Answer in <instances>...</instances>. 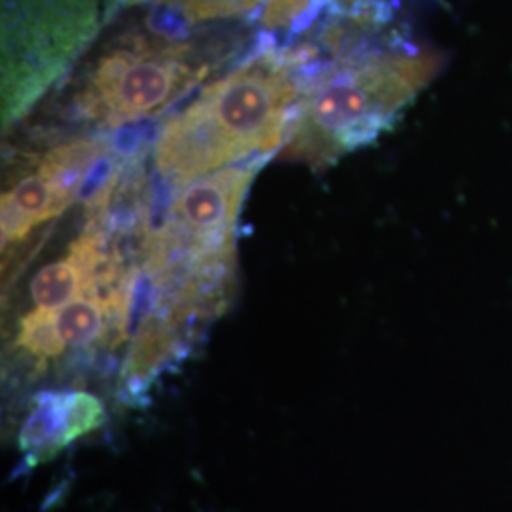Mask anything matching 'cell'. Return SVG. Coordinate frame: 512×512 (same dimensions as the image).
<instances>
[{"label":"cell","instance_id":"cell-8","mask_svg":"<svg viewBox=\"0 0 512 512\" xmlns=\"http://www.w3.org/2000/svg\"><path fill=\"white\" fill-rule=\"evenodd\" d=\"M156 6L173 12L188 23H211L243 18L260 12L268 0H154Z\"/></svg>","mask_w":512,"mask_h":512},{"label":"cell","instance_id":"cell-2","mask_svg":"<svg viewBox=\"0 0 512 512\" xmlns=\"http://www.w3.org/2000/svg\"><path fill=\"white\" fill-rule=\"evenodd\" d=\"M442 55L391 25L325 61L294 107L283 158L325 169L391 128L442 69Z\"/></svg>","mask_w":512,"mask_h":512},{"label":"cell","instance_id":"cell-7","mask_svg":"<svg viewBox=\"0 0 512 512\" xmlns=\"http://www.w3.org/2000/svg\"><path fill=\"white\" fill-rule=\"evenodd\" d=\"M105 420L103 403L90 393L48 391L31 404L19 446L33 465L52 459Z\"/></svg>","mask_w":512,"mask_h":512},{"label":"cell","instance_id":"cell-4","mask_svg":"<svg viewBox=\"0 0 512 512\" xmlns=\"http://www.w3.org/2000/svg\"><path fill=\"white\" fill-rule=\"evenodd\" d=\"M143 0H0L2 129L63 84L122 10Z\"/></svg>","mask_w":512,"mask_h":512},{"label":"cell","instance_id":"cell-1","mask_svg":"<svg viewBox=\"0 0 512 512\" xmlns=\"http://www.w3.org/2000/svg\"><path fill=\"white\" fill-rule=\"evenodd\" d=\"M336 52L321 40L256 50L171 114L152 145L164 184L192 183L283 147L294 107L313 73Z\"/></svg>","mask_w":512,"mask_h":512},{"label":"cell","instance_id":"cell-6","mask_svg":"<svg viewBox=\"0 0 512 512\" xmlns=\"http://www.w3.org/2000/svg\"><path fill=\"white\" fill-rule=\"evenodd\" d=\"M110 150L105 139L80 137L55 145L25 165L2 194V249L27 241L80 200L93 169Z\"/></svg>","mask_w":512,"mask_h":512},{"label":"cell","instance_id":"cell-5","mask_svg":"<svg viewBox=\"0 0 512 512\" xmlns=\"http://www.w3.org/2000/svg\"><path fill=\"white\" fill-rule=\"evenodd\" d=\"M262 162L232 165L177 186L160 215H148L143 270L169 277L203 260L234 255L239 211Z\"/></svg>","mask_w":512,"mask_h":512},{"label":"cell","instance_id":"cell-9","mask_svg":"<svg viewBox=\"0 0 512 512\" xmlns=\"http://www.w3.org/2000/svg\"><path fill=\"white\" fill-rule=\"evenodd\" d=\"M16 346L33 359L38 365H46L50 359L59 357L65 348L59 342L54 329L52 311L33 310L21 319Z\"/></svg>","mask_w":512,"mask_h":512},{"label":"cell","instance_id":"cell-3","mask_svg":"<svg viewBox=\"0 0 512 512\" xmlns=\"http://www.w3.org/2000/svg\"><path fill=\"white\" fill-rule=\"evenodd\" d=\"M228 44L179 38L152 25L131 27L93 48L61 86L63 122L118 129L158 118L228 57Z\"/></svg>","mask_w":512,"mask_h":512}]
</instances>
